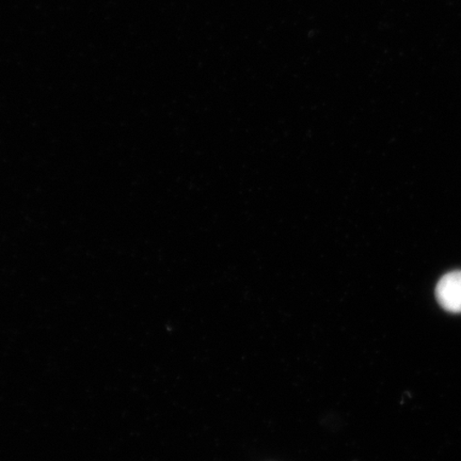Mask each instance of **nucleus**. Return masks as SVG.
<instances>
[{
	"instance_id": "nucleus-1",
	"label": "nucleus",
	"mask_w": 461,
	"mask_h": 461,
	"mask_svg": "<svg viewBox=\"0 0 461 461\" xmlns=\"http://www.w3.org/2000/svg\"><path fill=\"white\" fill-rule=\"evenodd\" d=\"M436 297L441 307L448 312L461 313V272L442 276L436 287Z\"/></svg>"
}]
</instances>
